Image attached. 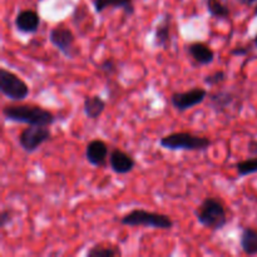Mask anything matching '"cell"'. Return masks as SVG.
<instances>
[{"mask_svg": "<svg viewBox=\"0 0 257 257\" xmlns=\"http://www.w3.org/2000/svg\"><path fill=\"white\" fill-rule=\"evenodd\" d=\"M3 117L9 122L47 127L57 119L54 113L37 104H8L3 108Z\"/></svg>", "mask_w": 257, "mask_h": 257, "instance_id": "6da1fadb", "label": "cell"}, {"mask_svg": "<svg viewBox=\"0 0 257 257\" xmlns=\"http://www.w3.org/2000/svg\"><path fill=\"white\" fill-rule=\"evenodd\" d=\"M195 215L200 225L213 232L223 230L228 222L225 205L215 197H206L196 208Z\"/></svg>", "mask_w": 257, "mask_h": 257, "instance_id": "7a4b0ae2", "label": "cell"}, {"mask_svg": "<svg viewBox=\"0 0 257 257\" xmlns=\"http://www.w3.org/2000/svg\"><path fill=\"white\" fill-rule=\"evenodd\" d=\"M119 222L124 226H130V227L145 226V227L157 228V230H171L173 225H175L170 216L163 215V213L140 210V208L132 210L128 213H125V215H123L119 218Z\"/></svg>", "mask_w": 257, "mask_h": 257, "instance_id": "3957f363", "label": "cell"}, {"mask_svg": "<svg viewBox=\"0 0 257 257\" xmlns=\"http://www.w3.org/2000/svg\"><path fill=\"white\" fill-rule=\"evenodd\" d=\"M212 142L203 136L190 132H175L161 138L160 146L170 151H207Z\"/></svg>", "mask_w": 257, "mask_h": 257, "instance_id": "277c9868", "label": "cell"}, {"mask_svg": "<svg viewBox=\"0 0 257 257\" xmlns=\"http://www.w3.org/2000/svg\"><path fill=\"white\" fill-rule=\"evenodd\" d=\"M0 92L8 99L20 102L29 95L30 90L27 83L15 73L7 68H0Z\"/></svg>", "mask_w": 257, "mask_h": 257, "instance_id": "5b68a950", "label": "cell"}, {"mask_svg": "<svg viewBox=\"0 0 257 257\" xmlns=\"http://www.w3.org/2000/svg\"><path fill=\"white\" fill-rule=\"evenodd\" d=\"M50 138L52 131L47 125H28L20 132L18 142L23 151L27 153H34Z\"/></svg>", "mask_w": 257, "mask_h": 257, "instance_id": "8992f818", "label": "cell"}, {"mask_svg": "<svg viewBox=\"0 0 257 257\" xmlns=\"http://www.w3.org/2000/svg\"><path fill=\"white\" fill-rule=\"evenodd\" d=\"M49 42L68 58H74L79 53L75 47V37L69 28L58 24L49 32Z\"/></svg>", "mask_w": 257, "mask_h": 257, "instance_id": "52a82bcc", "label": "cell"}, {"mask_svg": "<svg viewBox=\"0 0 257 257\" xmlns=\"http://www.w3.org/2000/svg\"><path fill=\"white\" fill-rule=\"evenodd\" d=\"M208 93L205 88L196 87L186 92H177L171 95V103L180 112H186L196 105L201 104L207 98Z\"/></svg>", "mask_w": 257, "mask_h": 257, "instance_id": "ba28073f", "label": "cell"}, {"mask_svg": "<svg viewBox=\"0 0 257 257\" xmlns=\"http://www.w3.org/2000/svg\"><path fill=\"white\" fill-rule=\"evenodd\" d=\"M109 166L117 175H127L132 172L136 167L135 158L119 148L112 150L109 156Z\"/></svg>", "mask_w": 257, "mask_h": 257, "instance_id": "9c48e42d", "label": "cell"}, {"mask_svg": "<svg viewBox=\"0 0 257 257\" xmlns=\"http://www.w3.org/2000/svg\"><path fill=\"white\" fill-rule=\"evenodd\" d=\"M85 158L94 167H104L108 158V146L102 140L90 141L85 148Z\"/></svg>", "mask_w": 257, "mask_h": 257, "instance_id": "30bf717a", "label": "cell"}, {"mask_svg": "<svg viewBox=\"0 0 257 257\" xmlns=\"http://www.w3.org/2000/svg\"><path fill=\"white\" fill-rule=\"evenodd\" d=\"M39 25L40 17L34 10H22L15 18V27L23 34H34L39 29Z\"/></svg>", "mask_w": 257, "mask_h": 257, "instance_id": "8fae6325", "label": "cell"}, {"mask_svg": "<svg viewBox=\"0 0 257 257\" xmlns=\"http://www.w3.org/2000/svg\"><path fill=\"white\" fill-rule=\"evenodd\" d=\"M187 52L201 65H208L215 60V52L205 43H191L187 45Z\"/></svg>", "mask_w": 257, "mask_h": 257, "instance_id": "7c38bea8", "label": "cell"}, {"mask_svg": "<svg viewBox=\"0 0 257 257\" xmlns=\"http://www.w3.org/2000/svg\"><path fill=\"white\" fill-rule=\"evenodd\" d=\"M95 13L100 14L107 9H122L125 15L132 17L135 14L133 0H94L93 2Z\"/></svg>", "mask_w": 257, "mask_h": 257, "instance_id": "4fadbf2b", "label": "cell"}, {"mask_svg": "<svg viewBox=\"0 0 257 257\" xmlns=\"http://www.w3.org/2000/svg\"><path fill=\"white\" fill-rule=\"evenodd\" d=\"M105 107H107V103L98 94L88 95V97H85L84 103H83L84 114L87 115V118L94 120L98 119L103 114V112L105 110Z\"/></svg>", "mask_w": 257, "mask_h": 257, "instance_id": "5bb4252c", "label": "cell"}, {"mask_svg": "<svg viewBox=\"0 0 257 257\" xmlns=\"http://www.w3.org/2000/svg\"><path fill=\"white\" fill-rule=\"evenodd\" d=\"M171 20L172 17L166 14L165 18L157 24L155 30V47L167 49L171 40Z\"/></svg>", "mask_w": 257, "mask_h": 257, "instance_id": "9a60e30c", "label": "cell"}, {"mask_svg": "<svg viewBox=\"0 0 257 257\" xmlns=\"http://www.w3.org/2000/svg\"><path fill=\"white\" fill-rule=\"evenodd\" d=\"M233 94L227 90H217L215 93H211L210 95V107L215 110L216 113L225 112L231 104H232Z\"/></svg>", "mask_w": 257, "mask_h": 257, "instance_id": "2e32d148", "label": "cell"}, {"mask_svg": "<svg viewBox=\"0 0 257 257\" xmlns=\"http://www.w3.org/2000/svg\"><path fill=\"white\" fill-rule=\"evenodd\" d=\"M240 246L246 255H257V230L252 227H243L240 237Z\"/></svg>", "mask_w": 257, "mask_h": 257, "instance_id": "e0dca14e", "label": "cell"}, {"mask_svg": "<svg viewBox=\"0 0 257 257\" xmlns=\"http://www.w3.org/2000/svg\"><path fill=\"white\" fill-rule=\"evenodd\" d=\"M122 255V251L115 246L95 245L87 251V257H115Z\"/></svg>", "mask_w": 257, "mask_h": 257, "instance_id": "ac0fdd59", "label": "cell"}, {"mask_svg": "<svg viewBox=\"0 0 257 257\" xmlns=\"http://www.w3.org/2000/svg\"><path fill=\"white\" fill-rule=\"evenodd\" d=\"M206 7L211 17L217 19H227L230 17V9L220 0H206Z\"/></svg>", "mask_w": 257, "mask_h": 257, "instance_id": "d6986e66", "label": "cell"}, {"mask_svg": "<svg viewBox=\"0 0 257 257\" xmlns=\"http://www.w3.org/2000/svg\"><path fill=\"white\" fill-rule=\"evenodd\" d=\"M235 167L240 177H246V176L257 173V156H253L252 158H247V160L240 161L238 163H236Z\"/></svg>", "mask_w": 257, "mask_h": 257, "instance_id": "ffe728a7", "label": "cell"}, {"mask_svg": "<svg viewBox=\"0 0 257 257\" xmlns=\"http://www.w3.org/2000/svg\"><path fill=\"white\" fill-rule=\"evenodd\" d=\"M226 80V73L223 70H216L212 74H208L207 77L205 78V83L207 85H211V87H215V85L222 84Z\"/></svg>", "mask_w": 257, "mask_h": 257, "instance_id": "44dd1931", "label": "cell"}, {"mask_svg": "<svg viewBox=\"0 0 257 257\" xmlns=\"http://www.w3.org/2000/svg\"><path fill=\"white\" fill-rule=\"evenodd\" d=\"M117 64H115L114 59L112 58H108V59H104L102 63L99 64V69L102 70L104 74L107 75H112L117 72Z\"/></svg>", "mask_w": 257, "mask_h": 257, "instance_id": "7402d4cb", "label": "cell"}, {"mask_svg": "<svg viewBox=\"0 0 257 257\" xmlns=\"http://www.w3.org/2000/svg\"><path fill=\"white\" fill-rule=\"evenodd\" d=\"M13 220V213L10 210H4L0 213V227L5 228Z\"/></svg>", "mask_w": 257, "mask_h": 257, "instance_id": "603a6c76", "label": "cell"}, {"mask_svg": "<svg viewBox=\"0 0 257 257\" xmlns=\"http://www.w3.org/2000/svg\"><path fill=\"white\" fill-rule=\"evenodd\" d=\"M250 52V48L248 47H236L231 50V55H235V57H245Z\"/></svg>", "mask_w": 257, "mask_h": 257, "instance_id": "cb8c5ba5", "label": "cell"}, {"mask_svg": "<svg viewBox=\"0 0 257 257\" xmlns=\"http://www.w3.org/2000/svg\"><path fill=\"white\" fill-rule=\"evenodd\" d=\"M247 151L251 156H257V141L251 140L247 145Z\"/></svg>", "mask_w": 257, "mask_h": 257, "instance_id": "d4e9b609", "label": "cell"}, {"mask_svg": "<svg viewBox=\"0 0 257 257\" xmlns=\"http://www.w3.org/2000/svg\"><path fill=\"white\" fill-rule=\"evenodd\" d=\"M238 2H241L242 4H245V5H252V4H255L257 0H238Z\"/></svg>", "mask_w": 257, "mask_h": 257, "instance_id": "484cf974", "label": "cell"}, {"mask_svg": "<svg viewBox=\"0 0 257 257\" xmlns=\"http://www.w3.org/2000/svg\"><path fill=\"white\" fill-rule=\"evenodd\" d=\"M253 43H255V45H256V48H257V34H256L255 39H253Z\"/></svg>", "mask_w": 257, "mask_h": 257, "instance_id": "4316f807", "label": "cell"}, {"mask_svg": "<svg viewBox=\"0 0 257 257\" xmlns=\"http://www.w3.org/2000/svg\"><path fill=\"white\" fill-rule=\"evenodd\" d=\"M253 14H255V15H256V17H257V5H256L255 10H253Z\"/></svg>", "mask_w": 257, "mask_h": 257, "instance_id": "83f0119b", "label": "cell"}]
</instances>
